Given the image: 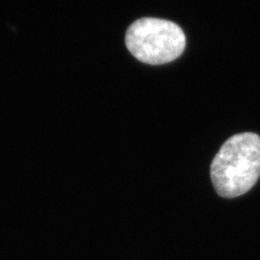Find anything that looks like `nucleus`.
<instances>
[{
	"label": "nucleus",
	"instance_id": "f03ea898",
	"mask_svg": "<svg viewBox=\"0 0 260 260\" xmlns=\"http://www.w3.org/2000/svg\"><path fill=\"white\" fill-rule=\"evenodd\" d=\"M183 30L166 19L143 18L127 29L125 44L137 60L162 65L176 60L185 48Z\"/></svg>",
	"mask_w": 260,
	"mask_h": 260
},
{
	"label": "nucleus",
	"instance_id": "f257e3e1",
	"mask_svg": "<svg viewBox=\"0 0 260 260\" xmlns=\"http://www.w3.org/2000/svg\"><path fill=\"white\" fill-rule=\"evenodd\" d=\"M210 177L217 194L233 199L249 192L260 177V136L252 132L233 135L215 155Z\"/></svg>",
	"mask_w": 260,
	"mask_h": 260
}]
</instances>
